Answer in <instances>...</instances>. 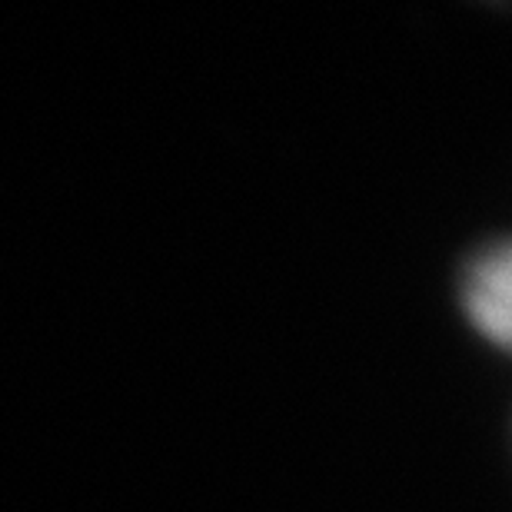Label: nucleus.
Here are the masks:
<instances>
[{
  "instance_id": "1",
  "label": "nucleus",
  "mask_w": 512,
  "mask_h": 512,
  "mask_svg": "<svg viewBox=\"0 0 512 512\" xmlns=\"http://www.w3.org/2000/svg\"><path fill=\"white\" fill-rule=\"evenodd\" d=\"M509 270V243L496 240L479 247L459 273V310L499 350L509 343Z\"/></svg>"
}]
</instances>
